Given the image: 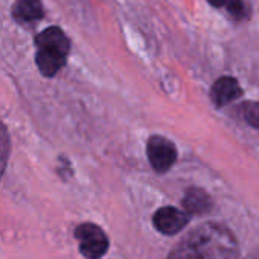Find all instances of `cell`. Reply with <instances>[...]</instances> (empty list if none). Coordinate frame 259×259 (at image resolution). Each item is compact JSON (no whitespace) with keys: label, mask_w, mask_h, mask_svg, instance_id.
Returning <instances> with one entry per match:
<instances>
[{"label":"cell","mask_w":259,"mask_h":259,"mask_svg":"<svg viewBox=\"0 0 259 259\" xmlns=\"http://www.w3.org/2000/svg\"><path fill=\"white\" fill-rule=\"evenodd\" d=\"M167 259H240V246L231 229L209 222L185 235Z\"/></svg>","instance_id":"1"},{"label":"cell","mask_w":259,"mask_h":259,"mask_svg":"<svg viewBox=\"0 0 259 259\" xmlns=\"http://www.w3.org/2000/svg\"><path fill=\"white\" fill-rule=\"evenodd\" d=\"M79 252L87 259H100L108 253L109 240L103 229L94 223H82L74 229Z\"/></svg>","instance_id":"2"},{"label":"cell","mask_w":259,"mask_h":259,"mask_svg":"<svg viewBox=\"0 0 259 259\" xmlns=\"http://www.w3.org/2000/svg\"><path fill=\"white\" fill-rule=\"evenodd\" d=\"M146 152L149 162L156 173H167L178 159L176 146L161 135H153L147 140Z\"/></svg>","instance_id":"3"},{"label":"cell","mask_w":259,"mask_h":259,"mask_svg":"<svg viewBox=\"0 0 259 259\" xmlns=\"http://www.w3.org/2000/svg\"><path fill=\"white\" fill-rule=\"evenodd\" d=\"M190 222V214L175 206L159 208L153 214V226L162 235L179 234Z\"/></svg>","instance_id":"4"},{"label":"cell","mask_w":259,"mask_h":259,"mask_svg":"<svg viewBox=\"0 0 259 259\" xmlns=\"http://www.w3.org/2000/svg\"><path fill=\"white\" fill-rule=\"evenodd\" d=\"M243 96V90L235 77L231 76H223L219 80L214 82L211 88V99L215 106L223 108L229 105L231 102L240 99Z\"/></svg>","instance_id":"5"},{"label":"cell","mask_w":259,"mask_h":259,"mask_svg":"<svg viewBox=\"0 0 259 259\" xmlns=\"http://www.w3.org/2000/svg\"><path fill=\"white\" fill-rule=\"evenodd\" d=\"M212 197L203 188L197 187L188 188L182 199V208L190 215H205L212 209Z\"/></svg>","instance_id":"6"},{"label":"cell","mask_w":259,"mask_h":259,"mask_svg":"<svg viewBox=\"0 0 259 259\" xmlns=\"http://www.w3.org/2000/svg\"><path fill=\"white\" fill-rule=\"evenodd\" d=\"M38 70L46 77H53L67 62V53L53 49H38L35 55Z\"/></svg>","instance_id":"7"},{"label":"cell","mask_w":259,"mask_h":259,"mask_svg":"<svg viewBox=\"0 0 259 259\" xmlns=\"http://www.w3.org/2000/svg\"><path fill=\"white\" fill-rule=\"evenodd\" d=\"M11 12L14 20L21 26L33 24L44 15V9L39 0H15Z\"/></svg>","instance_id":"8"},{"label":"cell","mask_w":259,"mask_h":259,"mask_svg":"<svg viewBox=\"0 0 259 259\" xmlns=\"http://www.w3.org/2000/svg\"><path fill=\"white\" fill-rule=\"evenodd\" d=\"M35 46L38 49H53L62 53L70 52V39L64 30L58 26H50L35 36Z\"/></svg>","instance_id":"9"},{"label":"cell","mask_w":259,"mask_h":259,"mask_svg":"<svg viewBox=\"0 0 259 259\" xmlns=\"http://www.w3.org/2000/svg\"><path fill=\"white\" fill-rule=\"evenodd\" d=\"M241 115L244 117V120L253 126L259 129V102H244L241 106Z\"/></svg>","instance_id":"10"},{"label":"cell","mask_w":259,"mask_h":259,"mask_svg":"<svg viewBox=\"0 0 259 259\" xmlns=\"http://www.w3.org/2000/svg\"><path fill=\"white\" fill-rule=\"evenodd\" d=\"M209 5L215 6V8H226V5L229 3V0H208Z\"/></svg>","instance_id":"11"}]
</instances>
